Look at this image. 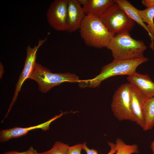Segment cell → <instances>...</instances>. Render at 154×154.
<instances>
[{
    "label": "cell",
    "mask_w": 154,
    "mask_h": 154,
    "mask_svg": "<svg viewBox=\"0 0 154 154\" xmlns=\"http://www.w3.org/2000/svg\"><path fill=\"white\" fill-rule=\"evenodd\" d=\"M107 48L111 51L113 60H125L144 57L147 47L142 41L134 39L129 32H124L114 36Z\"/></svg>",
    "instance_id": "1"
},
{
    "label": "cell",
    "mask_w": 154,
    "mask_h": 154,
    "mask_svg": "<svg viewBox=\"0 0 154 154\" xmlns=\"http://www.w3.org/2000/svg\"><path fill=\"white\" fill-rule=\"evenodd\" d=\"M148 60L145 57L138 59L125 60H113L104 66L100 73L91 79L80 80L78 82L80 88H95L98 87L104 80L117 75H130L136 72L137 67Z\"/></svg>",
    "instance_id": "2"
},
{
    "label": "cell",
    "mask_w": 154,
    "mask_h": 154,
    "mask_svg": "<svg viewBox=\"0 0 154 154\" xmlns=\"http://www.w3.org/2000/svg\"><path fill=\"white\" fill-rule=\"evenodd\" d=\"M79 29L80 36L85 44L96 48H107L114 36L99 18L94 17L86 15Z\"/></svg>",
    "instance_id": "3"
},
{
    "label": "cell",
    "mask_w": 154,
    "mask_h": 154,
    "mask_svg": "<svg viewBox=\"0 0 154 154\" xmlns=\"http://www.w3.org/2000/svg\"><path fill=\"white\" fill-rule=\"evenodd\" d=\"M29 78L36 81L38 84L39 90L43 93L47 92L53 87L62 83H78L80 80L74 74L52 73L50 70L37 63Z\"/></svg>",
    "instance_id": "4"
},
{
    "label": "cell",
    "mask_w": 154,
    "mask_h": 154,
    "mask_svg": "<svg viewBox=\"0 0 154 154\" xmlns=\"http://www.w3.org/2000/svg\"><path fill=\"white\" fill-rule=\"evenodd\" d=\"M99 18L114 36L123 32H129L135 25V22L115 2Z\"/></svg>",
    "instance_id": "5"
},
{
    "label": "cell",
    "mask_w": 154,
    "mask_h": 154,
    "mask_svg": "<svg viewBox=\"0 0 154 154\" xmlns=\"http://www.w3.org/2000/svg\"><path fill=\"white\" fill-rule=\"evenodd\" d=\"M131 88L129 83L123 84L113 96L111 109L114 115L119 121L129 120L135 122L131 107Z\"/></svg>",
    "instance_id": "6"
},
{
    "label": "cell",
    "mask_w": 154,
    "mask_h": 154,
    "mask_svg": "<svg viewBox=\"0 0 154 154\" xmlns=\"http://www.w3.org/2000/svg\"><path fill=\"white\" fill-rule=\"evenodd\" d=\"M47 37L44 39H40L38 45H35L33 48L30 46L27 47V56L23 69L21 74L18 81L16 85L14 94L9 109L5 117L7 116L12 107L16 102L19 93L21 90L23 83L27 79L29 78L33 71L36 64L37 53L40 46L46 40Z\"/></svg>",
    "instance_id": "7"
},
{
    "label": "cell",
    "mask_w": 154,
    "mask_h": 154,
    "mask_svg": "<svg viewBox=\"0 0 154 154\" xmlns=\"http://www.w3.org/2000/svg\"><path fill=\"white\" fill-rule=\"evenodd\" d=\"M68 0H55L50 4L46 13L49 25L58 31H67Z\"/></svg>",
    "instance_id": "8"
},
{
    "label": "cell",
    "mask_w": 154,
    "mask_h": 154,
    "mask_svg": "<svg viewBox=\"0 0 154 154\" xmlns=\"http://www.w3.org/2000/svg\"><path fill=\"white\" fill-rule=\"evenodd\" d=\"M65 112H62L56 115L49 120L40 124L29 127H15L11 128L1 130L0 131V141L4 142L13 138H17L24 136L29 131L33 129H40L42 130H48L50 123L55 120L61 117Z\"/></svg>",
    "instance_id": "9"
},
{
    "label": "cell",
    "mask_w": 154,
    "mask_h": 154,
    "mask_svg": "<svg viewBox=\"0 0 154 154\" xmlns=\"http://www.w3.org/2000/svg\"><path fill=\"white\" fill-rule=\"evenodd\" d=\"M85 16L78 0H68L67 31L71 33L79 29Z\"/></svg>",
    "instance_id": "10"
},
{
    "label": "cell",
    "mask_w": 154,
    "mask_h": 154,
    "mask_svg": "<svg viewBox=\"0 0 154 154\" xmlns=\"http://www.w3.org/2000/svg\"><path fill=\"white\" fill-rule=\"evenodd\" d=\"M130 84L131 85L130 92L131 110L135 122L143 129L144 125L143 108L144 102L147 99L135 85Z\"/></svg>",
    "instance_id": "11"
},
{
    "label": "cell",
    "mask_w": 154,
    "mask_h": 154,
    "mask_svg": "<svg viewBox=\"0 0 154 154\" xmlns=\"http://www.w3.org/2000/svg\"><path fill=\"white\" fill-rule=\"evenodd\" d=\"M86 16L99 18L112 5L114 0H78Z\"/></svg>",
    "instance_id": "12"
},
{
    "label": "cell",
    "mask_w": 154,
    "mask_h": 154,
    "mask_svg": "<svg viewBox=\"0 0 154 154\" xmlns=\"http://www.w3.org/2000/svg\"><path fill=\"white\" fill-rule=\"evenodd\" d=\"M129 83L135 85L146 99L154 97V83L147 74H142L136 72L128 76Z\"/></svg>",
    "instance_id": "13"
},
{
    "label": "cell",
    "mask_w": 154,
    "mask_h": 154,
    "mask_svg": "<svg viewBox=\"0 0 154 154\" xmlns=\"http://www.w3.org/2000/svg\"><path fill=\"white\" fill-rule=\"evenodd\" d=\"M114 0L115 2L118 5L131 19L137 23L147 31L151 41L150 47L154 50V37L150 32L147 25L143 22L138 12V10L126 0Z\"/></svg>",
    "instance_id": "14"
},
{
    "label": "cell",
    "mask_w": 154,
    "mask_h": 154,
    "mask_svg": "<svg viewBox=\"0 0 154 154\" xmlns=\"http://www.w3.org/2000/svg\"><path fill=\"white\" fill-rule=\"evenodd\" d=\"M143 130L147 131L152 129L154 126V97L145 101L143 108Z\"/></svg>",
    "instance_id": "15"
},
{
    "label": "cell",
    "mask_w": 154,
    "mask_h": 154,
    "mask_svg": "<svg viewBox=\"0 0 154 154\" xmlns=\"http://www.w3.org/2000/svg\"><path fill=\"white\" fill-rule=\"evenodd\" d=\"M115 142L116 152L115 154H133L139 153L138 147L136 144H127L119 138L116 139Z\"/></svg>",
    "instance_id": "16"
},
{
    "label": "cell",
    "mask_w": 154,
    "mask_h": 154,
    "mask_svg": "<svg viewBox=\"0 0 154 154\" xmlns=\"http://www.w3.org/2000/svg\"><path fill=\"white\" fill-rule=\"evenodd\" d=\"M143 22L147 23L150 32L154 37V6L147 7L145 9L138 10Z\"/></svg>",
    "instance_id": "17"
},
{
    "label": "cell",
    "mask_w": 154,
    "mask_h": 154,
    "mask_svg": "<svg viewBox=\"0 0 154 154\" xmlns=\"http://www.w3.org/2000/svg\"><path fill=\"white\" fill-rule=\"evenodd\" d=\"M69 147L66 144L57 141L50 150L44 152L38 153V154H68Z\"/></svg>",
    "instance_id": "18"
},
{
    "label": "cell",
    "mask_w": 154,
    "mask_h": 154,
    "mask_svg": "<svg viewBox=\"0 0 154 154\" xmlns=\"http://www.w3.org/2000/svg\"><path fill=\"white\" fill-rule=\"evenodd\" d=\"M108 144L110 147V151L107 154H115L116 152L115 143L108 142ZM82 149L84 150L86 154H98V151L94 149H90L88 148L85 142L83 143Z\"/></svg>",
    "instance_id": "19"
},
{
    "label": "cell",
    "mask_w": 154,
    "mask_h": 154,
    "mask_svg": "<svg viewBox=\"0 0 154 154\" xmlns=\"http://www.w3.org/2000/svg\"><path fill=\"white\" fill-rule=\"evenodd\" d=\"M83 149V143L77 144L71 146H69L68 154H81Z\"/></svg>",
    "instance_id": "20"
},
{
    "label": "cell",
    "mask_w": 154,
    "mask_h": 154,
    "mask_svg": "<svg viewBox=\"0 0 154 154\" xmlns=\"http://www.w3.org/2000/svg\"><path fill=\"white\" fill-rule=\"evenodd\" d=\"M37 151L34 149L32 146L30 147L29 149L22 152H19L16 151H12L6 152L3 154H38Z\"/></svg>",
    "instance_id": "21"
},
{
    "label": "cell",
    "mask_w": 154,
    "mask_h": 154,
    "mask_svg": "<svg viewBox=\"0 0 154 154\" xmlns=\"http://www.w3.org/2000/svg\"><path fill=\"white\" fill-rule=\"evenodd\" d=\"M141 3L147 7L154 6V0H142Z\"/></svg>",
    "instance_id": "22"
},
{
    "label": "cell",
    "mask_w": 154,
    "mask_h": 154,
    "mask_svg": "<svg viewBox=\"0 0 154 154\" xmlns=\"http://www.w3.org/2000/svg\"><path fill=\"white\" fill-rule=\"evenodd\" d=\"M151 148L153 153V154H154V141L152 142L151 145Z\"/></svg>",
    "instance_id": "23"
}]
</instances>
